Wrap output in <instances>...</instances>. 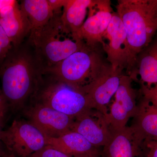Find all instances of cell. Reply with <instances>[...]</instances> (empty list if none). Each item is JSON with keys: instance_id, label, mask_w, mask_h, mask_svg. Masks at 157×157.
Returning a JSON list of instances; mask_svg holds the SVG:
<instances>
[{"instance_id": "obj_1", "label": "cell", "mask_w": 157, "mask_h": 157, "mask_svg": "<svg viewBox=\"0 0 157 157\" xmlns=\"http://www.w3.org/2000/svg\"><path fill=\"white\" fill-rule=\"evenodd\" d=\"M42 70L34 48L27 39L13 47L0 65L1 90L9 111H23L40 84Z\"/></svg>"}, {"instance_id": "obj_2", "label": "cell", "mask_w": 157, "mask_h": 157, "mask_svg": "<svg viewBox=\"0 0 157 157\" xmlns=\"http://www.w3.org/2000/svg\"><path fill=\"white\" fill-rule=\"evenodd\" d=\"M115 8L126 33L130 75L137 56L157 34V0H119Z\"/></svg>"}, {"instance_id": "obj_3", "label": "cell", "mask_w": 157, "mask_h": 157, "mask_svg": "<svg viewBox=\"0 0 157 157\" xmlns=\"http://www.w3.org/2000/svg\"><path fill=\"white\" fill-rule=\"evenodd\" d=\"M62 12L55 13L41 28L31 32L28 38L43 72L53 67L86 44L65 28Z\"/></svg>"}, {"instance_id": "obj_4", "label": "cell", "mask_w": 157, "mask_h": 157, "mask_svg": "<svg viewBox=\"0 0 157 157\" xmlns=\"http://www.w3.org/2000/svg\"><path fill=\"white\" fill-rule=\"evenodd\" d=\"M31 102L43 104L74 119L94 109L82 89L45 73Z\"/></svg>"}, {"instance_id": "obj_5", "label": "cell", "mask_w": 157, "mask_h": 157, "mask_svg": "<svg viewBox=\"0 0 157 157\" xmlns=\"http://www.w3.org/2000/svg\"><path fill=\"white\" fill-rule=\"evenodd\" d=\"M98 47L87 45L43 72L67 84L82 89L97 77L106 65Z\"/></svg>"}, {"instance_id": "obj_6", "label": "cell", "mask_w": 157, "mask_h": 157, "mask_svg": "<svg viewBox=\"0 0 157 157\" xmlns=\"http://www.w3.org/2000/svg\"><path fill=\"white\" fill-rule=\"evenodd\" d=\"M1 141L16 157H30L47 145L45 135L28 120L15 119L3 130Z\"/></svg>"}, {"instance_id": "obj_7", "label": "cell", "mask_w": 157, "mask_h": 157, "mask_svg": "<svg viewBox=\"0 0 157 157\" xmlns=\"http://www.w3.org/2000/svg\"><path fill=\"white\" fill-rule=\"evenodd\" d=\"M22 112L46 138H56L70 132L74 121V118L35 102H30Z\"/></svg>"}, {"instance_id": "obj_8", "label": "cell", "mask_w": 157, "mask_h": 157, "mask_svg": "<svg viewBox=\"0 0 157 157\" xmlns=\"http://www.w3.org/2000/svg\"><path fill=\"white\" fill-rule=\"evenodd\" d=\"M113 12L110 1H93L87 19L76 34V38L92 48H97L99 44L103 45V37Z\"/></svg>"}, {"instance_id": "obj_9", "label": "cell", "mask_w": 157, "mask_h": 157, "mask_svg": "<svg viewBox=\"0 0 157 157\" xmlns=\"http://www.w3.org/2000/svg\"><path fill=\"white\" fill-rule=\"evenodd\" d=\"M104 39L108 40L102 46L108 63L114 70L122 72L126 69L128 74L130 66L128 44L123 23L116 12H113L103 41Z\"/></svg>"}, {"instance_id": "obj_10", "label": "cell", "mask_w": 157, "mask_h": 157, "mask_svg": "<svg viewBox=\"0 0 157 157\" xmlns=\"http://www.w3.org/2000/svg\"><path fill=\"white\" fill-rule=\"evenodd\" d=\"M133 79L130 75L121 76L119 86L114 95L115 100L107 117L113 130L126 127L129 120L134 117L137 112V93L132 86Z\"/></svg>"}, {"instance_id": "obj_11", "label": "cell", "mask_w": 157, "mask_h": 157, "mask_svg": "<svg viewBox=\"0 0 157 157\" xmlns=\"http://www.w3.org/2000/svg\"><path fill=\"white\" fill-rule=\"evenodd\" d=\"M122 72L106 64L101 73L89 84L82 88L89 98L93 108L107 117V105L119 86Z\"/></svg>"}, {"instance_id": "obj_12", "label": "cell", "mask_w": 157, "mask_h": 157, "mask_svg": "<svg viewBox=\"0 0 157 157\" xmlns=\"http://www.w3.org/2000/svg\"><path fill=\"white\" fill-rule=\"evenodd\" d=\"M71 131L77 132L94 146L100 148L109 142L113 130L105 115L92 109L74 119Z\"/></svg>"}, {"instance_id": "obj_13", "label": "cell", "mask_w": 157, "mask_h": 157, "mask_svg": "<svg viewBox=\"0 0 157 157\" xmlns=\"http://www.w3.org/2000/svg\"><path fill=\"white\" fill-rule=\"evenodd\" d=\"M101 157H145L144 144L130 127L113 130L110 140L101 151Z\"/></svg>"}, {"instance_id": "obj_14", "label": "cell", "mask_w": 157, "mask_h": 157, "mask_svg": "<svg viewBox=\"0 0 157 157\" xmlns=\"http://www.w3.org/2000/svg\"><path fill=\"white\" fill-rule=\"evenodd\" d=\"M137 107L130 128L137 139L143 144L157 141V108L142 96Z\"/></svg>"}, {"instance_id": "obj_15", "label": "cell", "mask_w": 157, "mask_h": 157, "mask_svg": "<svg viewBox=\"0 0 157 157\" xmlns=\"http://www.w3.org/2000/svg\"><path fill=\"white\" fill-rule=\"evenodd\" d=\"M47 145L72 157H101L100 148L77 132L70 131L60 137L47 138Z\"/></svg>"}, {"instance_id": "obj_16", "label": "cell", "mask_w": 157, "mask_h": 157, "mask_svg": "<svg viewBox=\"0 0 157 157\" xmlns=\"http://www.w3.org/2000/svg\"><path fill=\"white\" fill-rule=\"evenodd\" d=\"M0 25L13 47L22 44L30 33V23L18 2L8 11L0 14Z\"/></svg>"}, {"instance_id": "obj_17", "label": "cell", "mask_w": 157, "mask_h": 157, "mask_svg": "<svg viewBox=\"0 0 157 157\" xmlns=\"http://www.w3.org/2000/svg\"><path fill=\"white\" fill-rule=\"evenodd\" d=\"M140 77L141 83L151 87L157 84V34L137 56L134 70L130 76Z\"/></svg>"}, {"instance_id": "obj_18", "label": "cell", "mask_w": 157, "mask_h": 157, "mask_svg": "<svg viewBox=\"0 0 157 157\" xmlns=\"http://www.w3.org/2000/svg\"><path fill=\"white\" fill-rule=\"evenodd\" d=\"M93 2V0H66L61 19L65 28L75 38L85 21L88 9Z\"/></svg>"}, {"instance_id": "obj_19", "label": "cell", "mask_w": 157, "mask_h": 157, "mask_svg": "<svg viewBox=\"0 0 157 157\" xmlns=\"http://www.w3.org/2000/svg\"><path fill=\"white\" fill-rule=\"evenodd\" d=\"M20 6L30 23L31 32L44 26L54 14L48 0H23Z\"/></svg>"}, {"instance_id": "obj_20", "label": "cell", "mask_w": 157, "mask_h": 157, "mask_svg": "<svg viewBox=\"0 0 157 157\" xmlns=\"http://www.w3.org/2000/svg\"><path fill=\"white\" fill-rule=\"evenodd\" d=\"M12 46L10 39L0 25V65L6 58Z\"/></svg>"}, {"instance_id": "obj_21", "label": "cell", "mask_w": 157, "mask_h": 157, "mask_svg": "<svg viewBox=\"0 0 157 157\" xmlns=\"http://www.w3.org/2000/svg\"><path fill=\"white\" fill-rule=\"evenodd\" d=\"M30 157H72L53 147L47 145Z\"/></svg>"}, {"instance_id": "obj_22", "label": "cell", "mask_w": 157, "mask_h": 157, "mask_svg": "<svg viewBox=\"0 0 157 157\" xmlns=\"http://www.w3.org/2000/svg\"><path fill=\"white\" fill-rule=\"evenodd\" d=\"M140 92L141 96L157 108V84L147 87L141 83Z\"/></svg>"}, {"instance_id": "obj_23", "label": "cell", "mask_w": 157, "mask_h": 157, "mask_svg": "<svg viewBox=\"0 0 157 157\" xmlns=\"http://www.w3.org/2000/svg\"><path fill=\"white\" fill-rule=\"evenodd\" d=\"M9 112V106L0 88V123L3 127Z\"/></svg>"}, {"instance_id": "obj_24", "label": "cell", "mask_w": 157, "mask_h": 157, "mask_svg": "<svg viewBox=\"0 0 157 157\" xmlns=\"http://www.w3.org/2000/svg\"><path fill=\"white\" fill-rule=\"evenodd\" d=\"M144 144L145 157H157V141H149Z\"/></svg>"}, {"instance_id": "obj_25", "label": "cell", "mask_w": 157, "mask_h": 157, "mask_svg": "<svg viewBox=\"0 0 157 157\" xmlns=\"http://www.w3.org/2000/svg\"><path fill=\"white\" fill-rule=\"evenodd\" d=\"M52 10L54 13L61 12V9L63 8L66 0H48Z\"/></svg>"}, {"instance_id": "obj_26", "label": "cell", "mask_w": 157, "mask_h": 157, "mask_svg": "<svg viewBox=\"0 0 157 157\" xmlns=\"http://www.w3.org/2000/svg\"><path fill=\"white\" fill-rule=\"evenodd\" d=\"M17 2L15 0H0V14L8 11L14 6Z\"/></svg>"}, {"instance_id": "obj_27", "label": "cell", "mask_w": 157, "mask_h": 157, "mask_svg": "<svg viewBox=\"0 0 157 157\" xmlns=\"http://www.w3.org/2000/svg\"><path fill=\"white\" fill-rule=\"evenodd\" d=\"M0 157H16L14 154L7 150L4 147V148L2 151L0 155Z\"/></svg>"}, {"instance_id": "obj_28", "label": "cell", "mask_w": 157, "mask_h": 157, "mask_svg": "<svg viewBox=\"0 0 157 157\" xmlns=\"http://www.w3.org/2000/svg\"><path fill=\"white\" fill-rule=\"evenodd\" d=\"M3 127L2 125V124L0 123V152L2 150L3 148H4V146L3 145L2 143V141H1V134H2V132L3 131Z\"/></svg>"}, {"instance_id": "obj_29", "label": "cell", "mask_w": 157, "mask_h": 157, "mask_svg": "<svg viewBox=\"0 0 157 157\" xmlns=\"http://www.w3.org/2000/svg\"><path fill=\"white\" fill-rule=\"evenodd\" d=\"M0 155H1V154H0Z\"/></svg>"}]
</instances>
